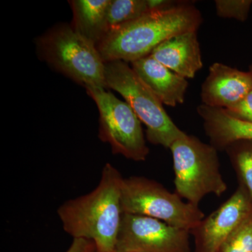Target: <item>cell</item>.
<instances>
[{"mask_svg": "<svg viewBox=\"0 0 252 252\" xmlns=\"http://www.w3.org/2000/svg\"><path fill=\"white\" fill-rule=\"evenodd\" d=\"M200 11L189 3L150 10L132 22L109 32L97 46L104 63L133 62L151 54L164 41L188 32L198 31Z\"/></svg>", "mask_w": 252, "mask_h": 252, "instance_id": "7a4b0ae2", "label": "cell"}, {"mask_svg": "<svg viewBox=\"0 0 252 252\" xmlns=\"http://www.w3.org/2000/svg\"><path fill=\"white\" fill-rule=\"evenodd\" d=\"M149 11L147 0H111L106 15L107 34L135 21Z\"/></svg>", "mask_w": 252, "mask_h": 252, "instance_id": "9a60e30c", "label": "cell"}, {"mask_svg": "<svg viewBox=\"0 0 252 252\" xmlns=\"http://www.w3.org/2000/svg\"><path fill=\"white\" fill-rule=\"evenodd\" d=\"M190 235L157 219L124 214L115 252H191Z\"/></svg>", "mask_w": 252, "mask_h": 252, "instance_id": "ba28073f", "label": "cell"}, {"mask_svg": "<svg viewBox=\"0 0 252 252\" xmlns=\"http://www.w3.org/2000/svg\"><path fill=\"white\" fill-rule=\"evenodd\" d=\"M252 215V200L243 186L190 231L195 252H219L225 240Z\"/></svg>", "mask_w": 252, "mask_h": 252, "instance_id": "9c48e42d", "label": "cell"}, {"mask_svg": "<svg viewBox=\"0 0 252 252\" xmlns=\"http://www.w3.org/2000/svg\"><path fill=\"white\" fill-rule=\"evenodd\" d=\"M223 109L230 117L252 124V90L238 103Z\"/></svg>", "mask_w": 252, "mask_h": 252, "instance_id": "d6986e66", "label": "cell"}, {"mask_svg": "<svg viewBox=\"0 0 252 252\" xmlns=\"http://www.w3.org/2000/svg\"><path fill=\"white\" fill-rule=\"evenodd\" d=\"M111 0H73L72 27L96 46L107 32L106 15Z\"/></svg>", "mask_w": 252, "mask_h": 252, "instance_id": "5bb4252c", "label": "cell"}, {"mask_svg": "<svg viewBox=\"0 0 252 252\" xmlns=\"http://www.w3.org/2000/svg\"><path fill=\"white\" fill-rule=\"evenodd\" d=\"M151 56L172 72L193 79L203 66L197 31L188 32L159 44Z\"/></svg>", "mask_w": 252, "mask_h": 252, "instance_id": "7c38bea8", "label": "cell"}, {"mask_svg": "<svg viewBox=\"0 0 252 252\" xmlns=\"http://www.w3.org/2000/svg\"><path fill=\"white\" fill-rule=\"evenodd\" d=\"M91 252H98L97 251V250H94V251Z\"/></svg>", "mask_w": 252, "mask_h": 252, "instance_id": "7402d4cb", "label": "cell"}, {"mask_svg": "<svg viewBox=\"0 0 252 252\" xmlns=\"http://www.w3.org/2000/svg\"><path fill=\"white\" fill-rule=\"evenodd\" d=\"M217 15L220 18H234L245 22L248 19L252 0H216Z\"/></svg>", "mask_w": 252, "mask_h": 252, "instance_id": "ac0fdd59", "label": "cell"}, {"mask_svg": "<svg viewBox=\"0 0 252 252\" xmlns=\"http://www.w3.org/2000/svg\"><path fill=\"white\" fill-rule=\"evenodd\" d=\"M44 61L84 87L107 89L105 63L97 46L67 24L59 25L37 39Z\"/></svg>", "mask_w": 252, "mask_h": 252, "instance_id": "277c9868", "label": "cell"}, {"mask_svg": "<svg viewBox=\"0 0 252 252\" xmlns=\"http://www.w3.org/2000/svg\"><path fill=\"white\" fill-rule=\"evenodd\" d=\"M252 90V73L215 63L202 85V102L215 108L228 109L242 100Z\"/></svg>", "mask_w": 252, "mask_h": 252, "instance_id": "30bf717a", "label": "cell"}, {"mask_svg": "<svg viewBox=\"0 0 252 252\" xmlns=\"http://www.w3.org/2000/svg\"><path fill=\"white\" fill-rule=\"evenodd\" d=\"M132 69L162 104L176 107L185 102L187 79L159 63L150 54L131 63Z\"/></svg>", "mask_w": 252, "mask_h": 252, "instance_id": "8fae6325", "label": "cell"}, {"mask_svg": "<svg viewBox=\"0 0 252 252\" xmlns=\"http://www.w3.org/2000/svg\"></svg>", "mask_w": 252, "mask_h": 252, "instance_id": "603a6c76", "label": "cell"}, {"mask_svg": "<svg viewBox=\"0 0 252 252\" xmlns=\"http://www.w3.org/2000/svg\"><path fill=\"white\" fill-rule=\"evenodd\" d=\"M86 92L98 109L99 138L113 154L134 161H144L149 154L142 122L126 102L102 88L88 86Z\"/></svg>", "mask_w": 252, "mask_h": 252, "instance_id": "52a82bcc", "label": "cell"}, {"mask_svg": "<svg viewBox=\"0 0 252 252\" xmlns=\"http://www.w3.org/2000/svg\"><path fill=\"white\" fill-rule=\"evenodd\" d=\"M219 252H252V215L225 240Z\"/></svg>", "mask_w": 252, "mask_h": 252, "instance_id": "e0dca14e", "label": "cell"}, {"mask_svg": "<svg viewBox=\"0 0 252 252\" xmlns=\"http://www.w3.org/2000/svg\"><path fill=\"white\" fill-rule=\"evenodd\" d=\"M225 152L238 175L240 185L246 189L252 200V141L234 142Z\"/></svg>", "mask_w": 252, "mask_h": 252, "instance_id": "2e32d148", "label": "cell"}, {"mask_svg": "<svg viewBox=\"0 0 252 252\" xmlns=\"http://www.w3.org/2000/svg\"><path fill=\"white\" fill-rule=\"evenodd\" d=\"M95 250V244L91 240L84 238H74L70 247L65 252H91Z\"/></svg>", "mask_w": 252, "mask_h": 252, "instance_id": "ffe728a7", "label": "cell"}, {"mask_svg": "<svg viewBox=\"0 0 252 252\" xmlns=\"http://www.w3.org/2000/svg\"><path fill=\"white\" fill-rule=\"evenodd\" d=\"M203 121L210 144L217 151H225L238 141H252V124L230 117L224 109L200 104L197 108Z\"/></svg>", "mask_w": 252, "mask_h": 252, "instance_id": "4fadbf2b", "label": "cell"}, {"mask_svg": "<svg viewBox=\"0 0 252 252\" xmlns=\"http://www.w3.org/2000/svg\"><path fill=\"white\" fill-rule=\"evenodd\" d=\"M107 87L122 94L147 127L151 144L170 149L174 142L186 135L165 112L162 103L144 84L132 67L122 61L105 63Z\"/></svg>", "mask_w": 252, "mask_h": 252, "instance_id": "5b68a950", "label": "cell"}, {"mask_svg": "<svg viewBox=\"0 0 252 252\" xmlns=\"http://www.w3.org/2000/svg\"><path fill=\"white\" fill-rule=\"evenodd\" d=\"M124 177L111 163L102 169L99 185L58 209L63 230L74 238L90 240L98 252H115L122 223L121 191Z\"/></svg>", "mask_w": 252, "mask_h": 252, "instance_id": "6da1fadb", "label": "cell"}, {"mask_svg": "<svg viewBox=\"0 0 252 252\" xmlns=\"http://www.w3.org/2000/svg\"><path fill=\"white\" fill-rule=\"evenodd\" d=\"M169 149L173 159L176 193L181 198L198 207L207 195L220 196L226 191L218 151L211 144L186 133Z\"/></svg>", "mask_w": 252, "mask_h": 252, "instance_id": "3957f363", "label": "cell"}, {"mask_svg": "<svg viewBox=\"0 0 252 252\" xmlns=\"http://www.w3.org/2000/svg\"><path fill=\"white\" fill-rule=\"evenodd\" d=\"M121 202L124 214L157 219L190 231L205 217L198 207L144 177H124Z\"/></svg>", "mask_w": 252, "mask_h": 252, "instance_id": "8992f818", "label": "cell"}, {"mask_svg": "<svg viewBox=\"0 0 252 252\" xmlns=\"http://www.w3.org/2000/svg\"><path fill=\"white\" fill-rule=\"evenodd\" d=\"M250 72H251L252 74V63L250 66Z\"/></svg>", "mask_w": 252, "mask_h": 252, "instance_id": "44dd1931", "label": "cell"}]
</instances>
